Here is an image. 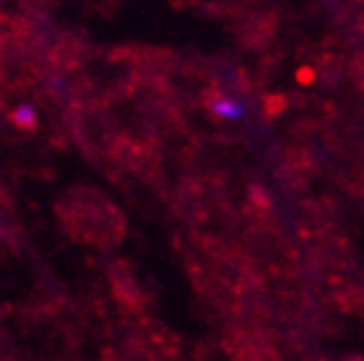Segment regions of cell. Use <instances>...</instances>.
Listing matches in <instances>:
<instances>
[{"label":"cell","instance_id":"6da1fadb","mask_svg":"<svg viewBox=\"0 0 364 361\" xmlns=\"http://www.w3.org/2000/svg\"><path fill=\"white\" fill-rule=\"evenodd\" d=\"M210 109L215 117L220 119H228V122H235V119L243 117V106L235 101V98H228V96H215L210 101Z\"/></svg>","mask_w":364,"mask_h":361},{"label":"cell","instance_id":"7a4b0ae2","mask_svg":"<svg viewBox=\"0 0 364 361\" xmlns=\"http://www.w3.org/2000/svg\"><path fill=\"white\" fill-rule=\"evenodd\" d=\"M11 117H14V124L21 126V129H31L36 124V109L31 104H18Z\"/></svg>","mask_w":364,"mask_h":361}]
</instances>
